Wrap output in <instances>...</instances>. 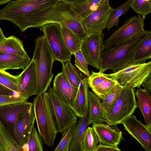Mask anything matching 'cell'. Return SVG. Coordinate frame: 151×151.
Segmentation results:
<instances>
[{
	"mask_svg": "<svg viewBox=\"0 0 151 151\" xmlns=\"http://www.w3.org/2000/svg\"><path fill=\"white\" fill-rule=\"evenodd\" d=\"M49 47L55 60L61 63L71 59L72 55L66 47L61 32V24L50 22L40 27Z\"/></svg>",
	"mask_w": 151,
	"mask_h": 151,
	"instance_id": "ba28073f",
	"label": "cell"
},
{
	"mask_svg": "<svg viewBox=\"0 0 151 151\" xmlns=\"http://www.w3.org/2000/svg\"><path fill=\"white\" fill-rule=\"evenodd\" d=\"M145 0L148 1L151 0Z\"/></svg>",
	"mask_w": 151,
	"mask_h": 151,
	"instance_id": "7dc6e473",
	"label": "cell"
},
{
	"mask_svg": "<svg viewBox=\"0 0 151 151\" xmlns=\"http://www.w3.org/2000/svg\"><path fill=\"white\" fill-rule=\"evenodd\" d=\"M64 0H15L0 9V20L9 21L20 29L25 21L33 14L55 6Z\"/></svg>",
	"mask_w": 151,
	"mask_h": 151,
	"instance_id": "277c9868",
	"label": "cell"
},
{
	"mask_svg": "<svg viewBox=\"0 0 151 151\" xmlns=\"http://www.w3.org/2000/svg\"><path fill=\"white\" fill-rule=\"evenodd\" d=\"M0 52L15 54L23 58L29 57L24 49L22 42L13 35L6 37L0 42Z\"/></svg>",
	"mask_w": 151,
	"mask_h": 151,
	"instance_id": "7402d4cb",
	"label": "cell"
},
{
	"mask_svg": "<svg viewBox=\"0 0 151 151\" xmlns=\"http://www.w3.org/2000/svg\"><path fill=\"white\" fill-rule=\"evenodd\" d=\"M98 139L95 131L92 127L87 128L82 143V151H96Z\"/></svg>",
	"mask_w": 151,
	"mask_h": 151,
	"instance_id": "1f68e13d",
	"label": "cell"
},
{
	"mask_svg": "<svg viewBox=\"0 0 151 151\" xmlns=\"http://www.w3.org/2000/svg\"><path fill=\"white\" fill-rule=\"evenodd\" d=\"M0 151H3V150L2 147L0 145Z\"/></svg>",
	"mask_w": 151,
	"mask_h": 151,
	"instance_id": "bcb514c9",
	"label": "cell"
},
{
	"mask_svg": "<svg viewBox=\"0 0 151 151\" xmlns=\"http://www.w3.org/2000/svg\"><path fill=\"white\" fill-rule=\"evenodd\" d=\"M14 92H16L0 83V95L13 96Z\"/></svg>",
	"mask_w": 151,
	"mask_h": 151,
	"instance_id": "60d3db41",
	"label": "cell"
},
{
	"mask_svg": "<svg viewBox=\"0 0 151 151\" xmlns=\"http://www.w3.org/2000/svg\"><path fill=\"white\" fill-rule=\"evenodd\" d=\"M77 17H79L71 5L63 1L33 14L26 19L20 30L23 32L29 28L40 27L50 22H57L63 25L69 19Z\"/></svg>",
	"mask_w": 151,
	"mask_h": 151,
	"instance_id": "5b68a950",
	"label": "cell"
},
{
	"mask_svg": "<svg viewBox=\"0 0 151 151\" xmlns=\"http://www.w3.org/2000/svg\"><path fill=\"white\" fill-rule=\"evenodd\" d=\"M132 0H127L116 8L113 9L110 13L106 27L109 31L114 26H118L120 16L125 14L130 7Z\"/></svg>",
	"mask_w": 151,
	"mask_h": 151,
	"instance_id": "4dcf8cb0",
	"label": "cell"
},
{
	"mask_svg": "<svg viewBox=\"0 0 151 151\" xmlns=\"http://www.w3.org/2000/svg\"><path fill=\"white\" fill-rule=\"evenodd\" d=\"M0 145L3 151H23L15 139L0 122Z\"/></svg>",
	"mask_w": 151,
	"mask_h": 151,
	"instance_id": "83f0119b",
	"label": "cell"
},
{
	"mask_svg": "<svg viewBox=\"0 0 151 151\" xmlns=\"http://www.w3.org/2000/svg\"><path fill=\"white\" fill-rule=\"evenodd\" d=\"M62 63V72L68 81L72 85L78 88L81 80L85 76L72 65L70 60L65 61Z\"/></svg>",
	"mask_w": 151,
	"mask_h": 151,
	"instance_id": "f1b7e54d",
	"label": "cell"
},
{
	"mask_svg": "<svg viewBox=\"0 0 151 151\" xmlns=\"http://www.w3.org/2000/svg\"><path fill=\"white\" fill-rule=\"evenodd\" d=\"M130 7L136 13L145 17L151 12V0H132Z\"/></svg>",
	"mask_w": 151,
	"mask_h": 151,
	"instance_id": "8d00e7d4",
	"label": "cell"
},
{
	"mask_svg": "<svg viewBox=\"0 0 151 151\" xmlns=\"http://www.w3.org/2000/svg\"><path fill=\"white\" fill-rule=\"evenodd\" d=\"M61 26L62 35L66 46L70 52L73 54L81 49L83 40L65 26L61 24Z\"/></svg>",
	"mask_w": 151,
	"mask_h": 151,
	"instance_id": "d4e9b609",
	"label": "cell"
},
{
	"mask_svg": "<svg viewBox=\"0 0 151 151\" xmlns=\"http://www.w3.org/2000/svg\"><path fill=\"white\" fill-rule=\"evenodd\" d=\"M104 34H93L83 40L81 50L88 65L99 70L101 53L103 50Z\"/></svg>",
	"mask_w": 151,
	"mask_h": 151,
	"instance_id": "4fadbf2b",
	"label": "cell"
},
{
	"mask_svg": "<svg viewBox=\"0 0 151 151\" xmlns=\"http://www.w3.org/2000/svg\"><path fill=\"white\" fill-rule=\"evenodd\" d=\"M118 146H111L101 144L98 145L96 151H121Z\"/></svg>",
	"mask_w": 151,
	"mask_h": 151,
	"instance_id": "ab89813d",
	"label": "cell"
},
{
	"mask_svg": "<svg viewBox=\"0 0 151 151\" xmlns=\"http://www.w3.org/2000/svg\"><path fill=\"white\" fill-rule=\"evenodd\" d=\"M145 90L151 92V74L142 82V85Z\"/></svg>",
	"mask_w": 151,
	"mask_h": 151,
	"instance_id": "b9f144b4",
	"label": "cell"
},
{
	"mask_svg": "<svg viewBox=\"0 0 151 151\" xmlns=\"http://www.w3.org/2000/svg\"><path fill=\"white\" fill-rule=\"evenodd\" d=\"M137 107L140 110L146 124H151V96L149 91L138 88L135 93Z\"/></svg>",
	"mask_w": 151,
	"mask_h": 151,
	"instance_id": "cb8c5ba5",
	"label": "cell"
},
{
	"mask_svg": "<svg viewBox=\"0 0 151 151\" xmlns=\"http://www.w3.org/2000/svg\"><path fill=\"white\" fill-rule=\"evenodd\" d=\"M151 74V61L141 63H130L121 69L109 74L107 77L117 81L122 86L139 88Z\"/></svg>",
	"mask_w": 151,
	"mask_h": 151,
	"instance_id": "52a82bcc",
	"label": "cell"
},
{
	"mask_svg": "<svg viewBox=\"0 0 151 151\" xmlns=\"http://www.w3.org/2000/svg\"><path fill=\"white\" fill-rule=\"evenodd\" d=\"M32 60L34 62L36 82L34 95L42 94L50 86L54 76L52 72L55 60L44 35L37 38Z\"/></svg>",
	"mask_w": 151,
	"mask_h": 151,
	"instance_id": "7a4b0ae2",
	"label": "cell"
},
{
	"mask_svg": "<svg viewBox=\"0 0 151 151\" xmlns=\"http://www.w3.org/2000/svg\"><path fill=\"white\" fill-rule=\"evenodd\" d=\"M112 9L108 3L81 19V23L87 35L99 34L103 32L106 28Z\"/></svg>",
	"mask_w": 151,
	"mask_h": 151,
	"instance_id": "7c38bea8",
	"label": "cell"
},
{
	"mask_svg": "<svg viewBox=\"0 0 151 151\" xmlns=\"http://www.w3.org/2000/svg\"><path fill=\"white\" fill-rule=\"evenodd\" d=\"M23 71L17 75L19 83V95L27 98L34 95L36 82L35 64L32 59Z\"/></svg>",
	"mask_w": 151,
	"mask_h": 151,
	"instance_id": "e0dca14e",
	"label": "cell"
},
{
	"mask_svg": "<svg viewBox=\"0 0 151 151\" xmlns=\"http://www.w3.org/2000/svg\"><path fill=\"white\" fill-rule=\"evenodd\" d=\"M76 124L68 127L62 132L63 133L61 139L54 150V151H68L69 150Z\"/></svg>",
	"mask_w": 151,
	"mask_h": 151,
	"instance_id": "d6a6232c",
	"label": "cell"
},
{
	"mask_svg": "<svg viewBox=\"0 0 151 151\" xmlns=\"http://www.w3.org/2000/svg\"><path fill=\"white\" fill-rule=\"evenodd\" d=\"M28 99L18 96L0 95V106L9 104L27 101Z\"/></svg>",
	"mask_w": 151,
	"mask_h": 151,
	"instance_id": "f35d334b",
	"label": "cell"
},
{
	"mask_svg": "<svg viewBox=\"0 0 151 151\" xmlns=\"http://www.w3.org/2000/svg\"><path fill=\"white\" fill-rule=\"evenodd\" d=\"M123 86L120 95L112 109L104 113L106 124L110 125L122 124L133 114L137 108L134 88L129 86Z\"/></svg>",
	"mask_w": 151,
	"mask_h": 151,
	"instance_id": "8992f818",
	"label": "cell"
},
{
	"mask_svg": "<svg viewBox=\"0 0 151 151\" xmlns=\"http://www.w3.org/2000/svg\"><path fill=\"white\" fill-rule=\"evenodd\" d=\"M31 61L29 57L23 58L15 54L0 52V70H24Z\"/></svg>",
	"mask_w": 151,
	"mask_h": 151,
	"instance_id": "44dd1931",
	"label": "cell"
},
{
	"mask_svg": "<svg viewBox=\"0 0 151 151\" xmlns=\"http://www.w3.org/2000/svg\"><path fill=\"white\" fill-rule=\"evenodd\" d=\"M6 37L5 36L2 30L0 27V42L4 40Z\"/></svg>",
	"mask_w": 151,
	"mask_h": 151,
	"instance_id": "ee69618b",
	"label": "cell"
},
{
	"mask_svg": "<svg viewBox=\"0 0 151 151\" xmlns=\"http://www.w3.org/2000/svg\"><path fill=\"white\" fill-rule=\"evenodd\" d=\"M35 118L32 107L19 120L14 134V139L22 148L23 151H27V145Z\"/></svg>",
	"mask_w": 151,
	"mask_h": 151,
	"instance_id": "9a60e30c",
	"label": "cell"
},
{
	"mask_svg": "<svg viewBox=\"0 0 151 151\" xmlns=\"http://www.w3.org/2000/svg\"><path fill=\"white\" fill-rule=\"evenodd\" d=\"M73 54L75 58V65L78 69L87 77L89 76L90 72L88 68V64L81 49Z\"/></svg>",
	"mask_w": 151,
	"mask_h": 151,
	"instance_id": "74e56055",
	"label": "cell"
},
{
	"mask_svg": "<svg viewBox=\"0 0 151 151\" xmlns=\"http://www.w3.org/2000/svg\"><path fill=\"white\" fill-rule=\"evenodd\" d=\"M151 58V34H150L135 52L130 63H143Z\"/></svg>",
	"mask_w": 151,
	"mask_h": 151,
	"instance_id": "484cf974",
	"label": "cell"
},
{
	"mask_svg": "<svg viewBox=\"0 0 151 151\" xmlns=\"http://www.w3.org/2000/svg\"><path fill=\"white\" fill-rule=\"evenodd\" d=\"M92 127L100 144L111 146L119 144L122 138V131L103 123H93Z\"/></svg>",
	"mask_w": 151,
	"mask_h": 151,
	"instance_id": "ac0fdd59",
	"label": "cell"
},
{
	"mask_svg": "<svg viewBox=\"0 0 151 151\" xmlns=\"http://www.w3.org/2000/svg\"><path fill=\"white\" fill-rule=\"evenodd\" d=\"M78 88L72 85L63 72L58 74L53 81L52 89L58 97L66 104L70 106L73 103Z\"/></svg>",
	"mask_w": 151,
	"mask_h": 151,
	"instance_id": "2e32d148",
	"label": "cell"
},
{
	"mask_svg": "<svg viewBox=\"0 0 151 151\" xmlns=\"http://www.w3.org/2000/svg\"><path fill=\"white\" fill-rule=\"evenodd\" d=\"M32 106V103L26 101L0 106V122L14 138L18 122Z\"/></svg>",
	"mask_w": 151,
	"mask_h": 151,
	"instance_id": "30bf717a",
	"label": "cell"
},
{
	"mask_svg": "<svg viewBox=\"0 0 151 151\" xmlns=\"http://www.w3.org/2000/svg\"><path fill=\"white\" fill-rule=\"evenodd\" d=\"M118 83L117 81L108 77L92 90L101 99L104 96L111 90Z\"/></svg>",
	"mask_w": 151,
	"mask_h": 151,
	"instance_id": "d590c367",
	"label": "cell"
},
{
	"mask_svg": "<svg viewBox=\"0 0 151 151\" xmlns=\"http://www.w3.org/2000/svg\"><path fill=\"white\" fill-rule=\"evenodd\" d=\"M65 2L70 4L81 2L86 0H64Z\"/></svg>",
	"mask_w": 151,
	"mask_h": 151,
	"instance_id": "7bdbcfd3",
	"label": "cell"
},
{
	"mask_svg": "<svg viewBox=\"0 0 151 151\" xmlns=\"http://www.w3.org/2000/svg\"><path fill=\"white\" fill-rule=\"evenodd\" d=\"M43 142L34 126L29 136L27 145V151H43Z\"/></svg>",
	"mask_w": 151,
	"mask_h": 151,
	"instance_id": "e575fe53",
	"label": "cell"
},
{
	"mask_svg": "<svg viewBox=\"0 0 151 151\" xmlns=\"http://www.w3.org/2000/svg\"><path fill=\"white\" fill-rule=\"evenodd\" d=\"M102 0H86L70 4L73 10L81 19L86 17L99 7Z\"/></svg>",
	"mask_w": 151,
	"mask_h": 151,
	"instance_id": "4316f807",
	"label": "cell"
},
{
	"mask_svg": "<svg viewBox=\"0 0 151 151\" xmlns=\"http://www.w3.org/2000/svg\"><path fill=\"white\" fill-rule=\"evenodd\" d=\"M151 31L143 33L127 41L114 45L102 52L99 64V72L108 70L115 72L129 64L132 57Z\"/></svg>",
	"mask_w": 151,
	"mask_h": 151,
	"instance_id": "6da1fadb",
	"label": "cell"
},
{
	"mask_svg": "<svg viewBox=\"0 0 151 151\" xmlns=\"http://www.w3.org/2000/svg\"><path fill=\"white\" fill-rule=\"evenodd\" d=\"M0 83L17 93H19V83L17 75L13 76L0 70Z\"/></svg>",
	"mask_w": 151,
	"mask_h": 151,
	"instance_id": "836d02e7",
	"label": "cell"
},
{
	"mask_svg": "<svg viewBox=\"0 0 151 151\" xmlns=\"http://www.w3.org/2000/svg\"><path fill=\"white\" fill-rule=\"evenodd\" d=\"M50 100L58 132L62 133L68 127L76 124L77 118L69 106L61 100L50 87Z\"/></svg>",
	"mask_w": 151,
	"mask_h": 151,
	"instance_id": "8fae6325",
	"label": "cell"
},
{
	"mask_svg": "<svg viewBox=\"0 0 151 151\" xmlns=\"http://www.w3.org/2000/svg\"><path fill=\"white\" fill-rule=\"evenodd\" d=\"M89 116L88 124L103 123L106 121L104 117V109L101 99L93 92L89 90Z\"/></svg>",
	"mask_w": 151,
	"mask_h": 151,
	"instance_id": "ffe728a7",
	"label": "cell"
},
{
	"mask_svg": "<svg viewBox=\"0 0 151 151\" xmlns=\"http://www.w3.org/2000/svg\"><path fill=\"white\" fill-rule=\"evenodd\" d=\"M122 124L125 129L146 151H151V124H144L132 114Z\"/></svg>",
	"mask_w": 151,
	"mask_h": 151,
	"instance_id": "5bb4252c",
	"label": "cell"
},
{
	"mask_svg": "<svg viewBox=\"0 0 151 151\" xmlns=\"http://www.w3.org/2000/svg\"><path fill=\"white\" fill-rule=\"evenodd\" d=\"M32 107L38 132L43 143L49 147L52 146L58 132L48 92L37 95Z\"/></svg>",
	"mask_w": 151,
	"mask_h": 151,
	"instance_id": "3957f363",
	"label": "cell"
},
{
	"mask_svg": "<svg viewBox=\"0 0 151 151\" xmlns=\"http://www.w3.org/2000/svg\"><path fill=\"white\" fill-rule=\"evenodd\" d=\"M13 0H0V5L8 3Z\"/></svg>",
	"mask_w": 151,
	"mask_h": 151,
	"instance_id": "f6af8a7d",
	"label": "cell"
},
{
	"mask_svg": "<svg viewBox=\"0 0 151 151\" xmlns=\"http://www.w3.org/2000/svg\"><path fill=\"white\" fill-rule=\"evenodd\" d=\"M144 17L138 14L127 19L104 41L103 50L129 40L145 32Z\"/></svg>",
	"mask_w": 151,
	"mask_h": 151,
	"instance_id": "9c48e42d",
	"label": "cell"
},
{
	"mask_svg": "<svg viewBox=\"0 0 151 151\" xmlns=\"http://www.w3.org/2000/svg\"><path fill=\"white\" fill-rule=\"evenodd\" d=\"M123 86L119 83L111 90L105 94L101 99L104 113L110 111L119 97Z\"/></svg>",
	"mask_w": 151,
	"mask_h": 151,
	"instance_id": "f546056e",
	"label": "cell"
},
{
	"mask_svg": "<svg viewBox=\"0 0 151 151\" xmlns=\"http://www.w3.org/2000/svg\"><path fill=\"white\" fill-rule=\"evenodd\" d=\"M88 109L82 117L80 118L76 124L70 146L69 151H82L83 137L88 124Z\"/></svg>",
	"mask_w": 151,
	"mask_h": 151,
	"instance_id": "603a6c76",
	"label": "cell"
},
{
	"mask_svg": "<svg viewBox=\"0 0 151 151\" xmlns=\"http://www.w3.org/2000/svg\"><path fill=\"white\" fill-rule=\"evenodd\" d=\"M88 88L87 77L85 76L79 85L73 103L70 106L76 116L78 117H83L88 109Z\"/></svg>",
	"mask_w": 151,
	"mask_h": 151,
	"instance_id": "d6986e66",
	"label": "cell"
}]
</instances>
